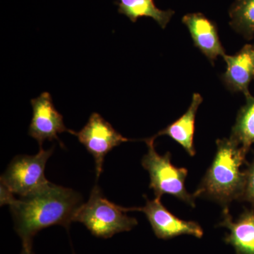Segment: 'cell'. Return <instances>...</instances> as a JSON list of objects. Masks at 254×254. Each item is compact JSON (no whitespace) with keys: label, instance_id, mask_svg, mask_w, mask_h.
<instances>
[{"label":"cell","instance_id":"6da1fadb","mask_svg":"<svg viewBox=\"0 0 254 254\" xmlns=\"http://www.w3.org/2000/svg\"><path fill=\"white\" fill-rule=\"evenodd\" d=\"M82 204L77 192L51 182L36 193L15 198L9 206L22 247H32L35 236L47 227L61 225L68 230Z\"/></svg>","mask_w":254,"mask_h":254},{"label":"cell","instance_id":"7a4b0ae2","mask_svg":"<svg viewBox=\"0 0 254 254\" xmlns=\"http://www.w3.org/2000/svg\"><path fill=\"white\" fill-rule=\"evenodd\" d=\"M217 150L199 186L193 193L228 207L233 200H241L245 186V173L241 170L247 153L232 138L216 141Z\"/></svg>","mask_w":254,"mask_h":254},{"label":"cell","instance_id":"3957f363","mask_svg":"<svg viewBox=\"0 0 254 254\" xmlns=\"http://www.w3.org/2000/svg\"><path fill=\"white\" fill-rule=\"evenodd\" d=\"M127 211L130 208L112 203L95 185L88 202L78 208L74 222L83 224L95 237L111 238L116 234L130 231L138 225L136 219L128 216Z\"/></svg>","mask_w":254,"mask_h":254},{"label":"cell","instance_id":"277c9868","mask_svg":"<svg viewBox=\"0 0 254 254\" xmlns=\"http://www.w3.org/2000/svg\"><path fill=\"white\" fill-rule=\"evenodd\" d=\"M155 139L153 136L144 140L148 152L141 161L142 166L149 173L150 189L157 198H161L164 194L173 195L194 208V196L188 193L185 187L188 170L175 167L171 163L170 152L159 155L155 148Z\"/></svg>","mask_w":254,"mask_h":254},{"label":"cell","instance_id":"5b68a950","mask_svg":"<svg viewBox=\"0 0 254 254\" xmlns=\"http://www.w3.org/2000/svg\"><path fill=\"white\" fill-rule=\"evenodd\" d=\"M54 148L40 151L35 155L15 157L1 177V185L19 197L26 196L44 188L50 183L45 176L47 161Z\"/></svg>","mask_w":254,"mask_h":254},{"label":"cell","instance_id":"8992f818","mask_svg":"<svg viewBox=\"0 0 254 254\" xmlns=\"http://www.w3.org/2000/svg\"><path fill=\"white\" fill-rule=\"evenodd\" d=\"M68 133L77 137L78 141L84 145L88 153L93 155L96 168L97 178L103 171L106 155L122 143L132 141L119 133L111 124L101 115L93 113L86 125L79 131L69 130Z\"/></svg>","mask_w":254,"mask_h":254},{"label":"cell","instance_id":"52a82bcc","mask_svg":"<svg viewBox=\"0 0 254 254\" xmlns=\"http://www.w3.org/2000/svg\"><path fill=\"white\" fill-rule=\"evenodd\" d=\"M132 210H138L145 214L158 239L168 240L186 235L198 239L203 236V230L199 224L177 218L164 206L160 198L155 197L153 200L146 198L145 206L131 208Z\"/></svg>","mask_w":254,"mask_h":254},{"label":"cell","instance_id":"ba28073f","mask_svg":"<svg viewBox=\"0 0 254 254\" xmlns=\"http://www.w3.org/2000/svg\"><path fill=\"white\" fill-rule=\"evenodd\" d=\"M33 117L28 134L39 143L40 148L46 140H58L59 133L69 132L64 123L63 116L56 110L53 98L48 92H44L31 101Z\"/></svg>","mask_w":254,"mask_h":254},{"label":"cell","instance_id":"9c48e42d","mask_svg":"<svg viewBox=\"0 0 254 254\" xmlns=\"http://www.w3.org/2000/svg\"><path fill=\"white\" fill-rule=\"evenodd\" d=\"M182 22L188 28L194 46L212 64L218 56L223 58L226 55L213 21L203 14L193 13L184 16Z\"/></svg>","mask_w":254,"mask_h":254},{"label":"cell","instance_id":"30bf717a","mask_svg":"<svg viewBox=\"0 0 254 254\" xmlns=\"http://www.w3.org/2000/svg\"><path fill=\"white\" fill-rule=\"evenodd\" d=\"M227 64L221 78L225 86L234 93L241 92L246 96L251 95L249 86L254 79V48L246 45L235 55L223 57Z\"/></svg>","mask_w":254,"mask_h":254},{"label":"cell","instance_id":"8fae6325","mask_svg":"<svg viewBox=\"0 0 254 254\" xmlns=\"http://www.w3.org/2000/svg\"><path fill=\"white\" fill-rule=\"evenodd\" d=\"M219 226L226 227L230 233L225 243L231 245L237 254H254V209L245 210L234 221L228 207L223 208Z\"/></svg>","mask_w":254,"mask_h":254},{"label":"cell","instance_id":"7c38bea8","mask_svg":"<svg viewBox=\"0 0 254 254\" xmlns=\"http://www.w3.org/2000/svg\"><path fill=\"white\" fill-rule=\"evenodd\" d=\"M203 102V98L199 93H193L191 103L186 113L155 134V138L160 136H168L176 141L190 156H194L196 151L193 145L195 131V120L198 107Z\"/></svg>","mask_w":254,"mask_h":254},{"label":"cell","instance_id":"4fadbf2b","mask_svg":"<svg viewBox=\"0 0 254 254\" xmlns=\"http://www.w3.org/2000/svg\"><path fill=\"white\" fill-rule=\"evenodd\" d=\"M118 12L125 15L131 22H136L138 18L149 17L154 19L162 28H165L175 11L161 10L155 6L153 0H116Z\"/></svg>","mask_w":254,"mask_h":254},{"label":"cell","instance_id":"5bb4252c","mask_svg":"<svg viewBox=\"0 0 254 254\" xmlns=\"http://www.w3.org/2000/svg\"><path fill=\"white\" fill-rule=\"evenodd\" d=\"M246 100L245 105L237 114L230 138L248 153L254 144V97L252 95L246 96Z\"/></svg>","mask_w":254,"mask_h":254},{"label":"cell","instance_id":"9a60e30c","mask_svg":"<svg viewBox=\"0 0 254 254\" xmlns=\"http://www.w3.org/2000/svg\"><path fill=\"white\" fill-rule=\"evenodd\" d=\"M230 26L248 40L254 36V0H235L230 11Z\"/></svg>","mask_w":254,"mask_h":254},{"label":"cell","instance_id":"2e32d148","mask_svg":"<svg viewBox=\"0 0 254 254\" xmlns=\"http://www.w3.org/2000/svg\"><path fill=\"white\" fill-rule=\"evenodd\" d=\"M245 173V186L240 200L249 202L254 209V156L247 165Z\"/></svg>","mask_w":254,"mask_h":254},{"label":"cell","instance_id":"e0dca14e","mask_svg":"<svg viewBox=\"0 0 254 254\" xmlns=\"http://www.w3.org/2000/svg\"><path fill=\"white\" fill-rule=\"evenodd\" d=\"M20 254H35V253L33 252V247H22V250Z\"/></svg>","mask_w":254,"mask_h":254},{"label":"cell","instance_id":"ac0fdd59","mask_svg":"<svg viewBox=\"0 0 254 254\" xmlns=\"http://www.w3.org/2000/svg\"></svg>","mask_w":254,"mask_h":254}]
</instances>
